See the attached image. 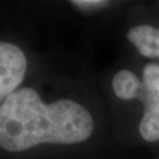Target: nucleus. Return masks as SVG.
<instances>
[{"label": "nucleus", "mask_w": 159, "mask_h": 159, "mask_svg": "<svg viewBox=\"0 0 159 159\" xmlns=\"http://www.w3.org/2000/svg\"><path fill=\"white\" fill-rule=\"evenodd\" d=\"M93 119L80 104L61 99L44 104L38 92L23 87L0 105V148L20 152L39 144H77L90 138Z\"/></svg>", "instance_id": "obj_1"}, {"label": "nucleus", "mask_w": 159, "mask_h": 159, "mask_svg": "<svg viewBox=\"0 0 159 159\" xmlns=\"http://www.w3.org/2000/svg\"><path fill=\"white\" fill-rule=\"evenodd\" d=\"M138 99L144 104V116L139 132L148 142L159 140V65L148 64L143 71Z\"/></svg>", "instance_id": "obj_2"}, {"label": "nucleus", "mask_w": 159, "mask_h": 159, "mask_svg": "<svg viewBox=\"0 0 159 159\" xmlns=\"http://www.w3.org/2000/svg\"><path fill=\"white\" fill-rule=\"evenodd\" d=\"M27 60L17 45L0 43V104L2 105L24 80Z\"/></svg>", "instance_id": "obj_3"}, {"label": "nucleus", "mask_w": 159, "mask_h": 159, "mask_svg": "<svg viewBox=\"0 0 159 159\" xmlns=\"http://www.w3.org/2000/svg\"><path fill=\"white\" fill-rule=\"evenodd\" d=\"M127 39L142 56L159 58V29L151 25H139L127 32Z\"/></svg>", "instance_id": "obj_4"}, {"label": "nucleus", "mask_w": 159, "mask_h": 159, "mask_svg": "<svg viewBox=\"0 0 159 159\" xmlns=\"http://www.w3.org/2000/svg\"><path fill=\"white\" fill-rule=\"evenodd\" d=\"M142 81L136 74L129 70H123L113 77L112 87L116 96L123 100H131L138 96Z\"/></svg>", "instance_id": "obj_5"}, {"label": "nucleus", "mask_w": 159, "mask_h": 159, "mask_svg": "<svg viewBox=\"0 0 159 159\" xmlns=\"http://www.w3.org/2000/svg\"><path fill=\"white\" fill-rule=\"evenodd\" d=\"M72 4L77 7L84 8V10H92V8H100L102 6H106L107 1H100V0H74Z\"/></svg>", "instance_id": "obj_6"}]
</instances>
